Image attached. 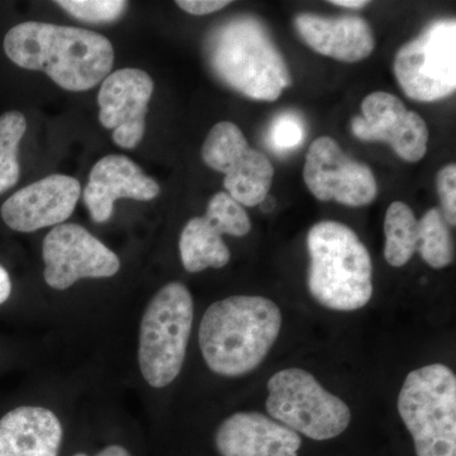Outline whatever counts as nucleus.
Masks as SVG:
<instances>
[{
    "label": "nucleus",
    "instance_id": "1",
    "mask_svg": "<svg viewBox=\"0 0 456 456\" xmlns=\"http://www.w3.org/2000/svg\"><path fill=\"white\" fill-rule=\"evenodd\" d=\"M4 51L14 64L44 71L70 92L94 88L114 64L112 44L101 33L51 23L14 26L5 36Z\"/></svg>",
    "mask_w": 456,
    "mask_h": 456
},
{
    "label": "nucleus",
    "instance_id": "2",
    "mask_svg": "<svg viewBox=\"0 0 456 456\" xmlns=\"http://www.w3.org/2000/svg\"><path fill=\"white\" fill-rule=\"evenodd\" d=\"M281 329V312L264 297L235 296L215 302L200 326V346L213 373L241 377L255 370Z\"/></svg>",
    "mask_w": 456,
    "mask_h": 456
},
{
    "label": "nucleus",
    "instance_id": "3",
    "mask_svg": "<svg viewBox=\"0 0 456 456\" xmlns=\"http://www.w3.org/2000/svg\"><path fill=\"white\" fill-rule=\"evenodd\" d=\"M207 57L222 83L255 101L274 102L290 86L284 57L256 18H231L207 38Z\"/></svg>",
    "mask_w": 456,
    "mask_h": 456
},
{
    "label": "nucleus",
    "instance_id": "4",
    "mask_svg": "<svg viewBox=\"0 0 456 456\" xmlns=\"http://www.w3.org/2000/svg\"><path fill=\"white\" fill-rule=\"evenodd\" d=\"M308 290L323 307L350 312L373 296V265L358 235L336 221H321L307 236Z\"/></svg>",
    "mask_w": 456,
    "mask_h": 456
},
{
    "label": "nucleus",
    "instance_id": "5",
    "mask_svg": "<svg viewBox=\"0 0 456 456\" xmlns=\"http://www.w3.org/2000/svg\"><path fill=\"white\" fill-rule=\"evenodd\" d=\"M398 412L415 443L417 456H456V377L444 364L407 375Z\"/></svg>",
    "mask_w": 456,
    "mask_h": 456
},
{
    "label": "nucleus",
    "instance_id": "6",
    "mask_svg": "<svg viewBox=\"0 0 456 456\" xmlns=\"http://www.w3.org/2000/svg\"><path fill=\"white\" fill-rule=\"evenodd\" d=\"M194 305L184 284L173 281L159 290L147 305L140 327L141 373L154 388H164L178 377L187 355Z\"/></svg>",
    "mask_w": 456,
    "mask_h": 456
},
{
    "label": "nucleus",
    "instance_id": "7",
    "mask_svg": "<svg viewBox=\"0 0 456 456\" xmlns=\"http://www.w3.org/2000/svg\"><path fill=\"white\" fill-rule=\"evenodd\" d=\"M266 410L270 417L310 439H334L349 428L350 408L326 391L303 369L278 371L268 382Z\"/></svg>",
    "mask_w": 456,
    "mask_h": 456
},
{
    "label": "nucleus",
    "instance_id": "8",
    "mask_svg": "<svg viewBox=\"0 0 456 456\" xmlns=\"http://www.w3.org/2000/svg\"><path fill=\"white\" fill-rule=\"evenodd\" d=\"M395 77L408 98L440 101L456 90L455 18L431 23L419 37L398 50Z\"/></svg>",
    "mask_w": 456,
    "mask_h": 456
},
{
    "label": "nucleus",
    "instance_id": "9",
    "mask_svg": "<svg viewBox=\"0 0 456 456\" xmlns=\"http://www.w3.org/2000/svg\"><path fill=\"white\" fill-rule=\"evenodd\" d=\"M204 163L224 174V188L236 202L259 206L268 197L274 167L268 156L248 146L245 134L232 122H220L203 143Z\"/></svg>",
    "mask_w": 456,
    "mask_h": 456
},
{
    "label": "nucleus",
    "instance_id": "10",
    "mask_svg": "<svg viewBox=\"0 0 456 456\" xmlns=\"http://www.w3.org/2000/svg\"><path fill=\"white\" fill-rule=\"evenodd\" d=\"M44 277L51 288L64 290L83 278H110L121 261L88 230L75 224L55 226L42 244Z\"/></svg>",
    "mask_w": 456,
    "mask_h": 456
},
{
    "label": "nucleus",
    "instance_id": "11",
    "mask_svg": "<svg viewBox=\"0 0 456 456\" xmlns=\"http://www.w3.org/2000/svg\"><path fill=\"white\" fill-rule=\"evenodd\" d=\"M303 178L321 202L367 206L378 196V183L368 165L354 160L329 136L314 140L305 156Z\"/></svg>",
    "mask_w": 456,
    "mask_h": 456
},
{
    "label": "nucleus",
    "instance_id": "12",
    "mask_svg": "<svg viewBox=\"0 0 456 456\" xmlns=\"http://www.w3.org/2000/svg\"><path fill=\"white\" fill-rule=\"evenodd\" d=\"M362 116L354 117L351 132L368 142H387L399 158L417 163L428 151V127L419 114L389 93L375 92L362 103Z\"/></svg>",
    "mask_w": 456,
    "mask_h": 456
},
{
    "label": "nucleus",
    "instance_id": "13",
    "mask_svg": "<svg viewBox=\"0 0 456 456\" xmlns=\"http://www.w3.org/2000/svg\"><path fill=\"white\" fill-rule=\"evenodd\" d=\"M152 93L154 82L141 69H119L103 80L98 93L99 121L113 131L114 143L134 149L142 141Z\"/></svg>",
    "mask_w": 456,
    "mask_h": 456
},
{
    "label": "nucleus",
    "instance_id": "14",
    "mask_svg": "<svg viewBox=\"0 0 456 456\" xmlns=\"http://www.w3.org/2000/svg\"><path fill=\"white\" fill-rule=\"evenodd\" d=\"M82 196V185L73 176L49 175L16 191L0 209L3 221L18 232L64 224Z\"/></svg>",
    "mask_w": 456,
    "mask_h": 456
},
{
    "label": "nucleus",
    "instance_id": "15",
    "mask_svg": "<svg viewBox=\"0 0 456 456\" xmlns=\"http://www.w3.org/2000/svg\"><path fill=\"white\" fill-rule=\"evenodd\" d=\"M160 193L154 179L146 175L127 156L108 155L93 167L89 182L84 189L83 200L97 224L110 221L114 203L121 198L152 200Z\"/></svg>",
    "mask_w": 456,
    "mask_h": 456
},
{
    "label": "nucleus",
    "instance_id": "16",
    "mask_svg": "<svg viewBox=\"0 0 456 456\" xmlns=\"http://www.w3.org/2000/svg\"><path fill=\"white\" fill-rule=\"evenodd\" d=\"M301 446L297 432L257 412L235 413L216 432L221 456H298Z\"/></svg>",
    "mask_w": 456,
    "mask_h": 456
},
{
    "label": "nucleus",
    "instance_id": "17",
    "mask_svg": "<svg viewBox=\"0 0 456 456\" xmlns=\"http://www.w3.org/2000/svg\"><path fill=\"white\" fill-rule=\"evenodd\" d=\"M294 26L311 49L338 61L359 62L374 51L373 31L360 17L302 13L294 20Z\"/></svg>",
    "mask_w": 456,
    "mask_h": 456
},
{
    "label": "nucleus",
    "instance_id": "18",
    "mask_svg": "<svg viewBox=\"0 0 456 456\" xmlns=\"http://www.w3.org/2000/svg\"><path fill=\"white\" fill-rule=\"evenodd\" d=\"M62 426L53 411L18 407L0 419V456H57Z\"/></svg>",
    "mask_w": 456,
    "mask_h": 456
},
{
    "label": "nucleus",
    "instance_id": "19",
    "mask_svg": "<svg viewBox=\"0 0 456 456\" xmlns=\"http://www.w3.org/2000/svg\"><path fill=\"white\" fill-rule=\"evenodd\" d=\"M179 250L183 266L189 273L224 268L231 257L221 233L206 217L191 218L185 224L180 235Z\"/></svg>",
    "mask_w": 456,
    "mask_h": 456
},
{
    "label": "nucleus",
    "instance_id": "20",
    "mask_svg": "<svg viewBox=\"0 0 456 456\" xmlns=\"http://www.w3.org/2000/svg\"><path fill=\"white\" fill-rule=\"evenodd\" d=\"M387 263L395 268L406 265L419 248V220L415 213L403 202H393L388 207L384 221Z\"/></svg>",
    "mask_w": 456,
    "mask_h": 456
},
{
    "label": "nucleus",
    "instance_id": "21",
    "mask_svg": "<svg viewBox=\"0 0 456 456\" xmlns=\"http://www.w3.org/2000/svg\"><path fill=\"white\" fill-rule=\"evenodd\" d=\"M419 251L426 264L434 269H443L454 259L449 224L444 220L440 209L431 208L419 221Z\"/></svg>",
    "mask_w": 456,
    "mask_h": 456
},
{
    "label": "nucleus",
    "instance_id": "22",
    "mask_svg": "<svg viewBox=\"0 0 456 456\" xmlns=\"http://www.w3.org/2000/svg\"><path fill=\"white\" fill-rule=\"evenodd\" d=\"M27 130L26 117L12 110L0 117V194L9 191L20 180L18 150Z\"/></svg>",
    "mask_w": 456,
    "mask_h": 456
},
{
    "label": "nucleus",
    "instance_id": "23",
    "mask_svg": "<svg viewBox=\"0 0 456 456\" xmlns=\"http://www.w3.org/2000/svg\"><path fill=\"white\" fill-rule=\"evenodd\" d=\"M204 217L221 235L242 237L251 231L250 217L244 206L226 191H220L211 198Z\"/></svg>",
    "mask_w": 456,
    "mask_h": 456
},
{
    "label": "nucleus",
    "instance_id": "24",
    "mask_svg": "<svg viewBox=\"0 0 456 456\" xmlns=\"http://www.w3.org/2000/svg\"><path fill=\"white\" fill-rule=\"evenodd\" d=\"M56 4L83 22L110 23L122 17L128 3L123 0H59Z\"/></svg>",
    "mask_w": 456,
    "mask_h": 456
},
{
    "label": "nucleus",
    "instance_id": "25",
    "mask_svg": "<svg viewBox=\"0 0 456 456\" xmlns=\"http://www.w3.org/2000/svg\"><path fill=\"white\" fill-rule=\"evenodd\" d=\"M305 130L298 117L292 114L278 117L270 131V141L278 150H290L301 145Z\"/></svg>",
    "mask_w": 456,
    "mask_h": 456
},
{
    "label": "nucleus",
    "instance_id": "26",
    "mask_svg": "<svg viewBox=\"0 0 456 456\" xmlns=\"http://www.w3.org/2000/svg\"><path fill=\"white\" fill-rule=\"evenodd\" d=\"M437 193H439L444 220L449 226L456 224V167L449 164L437 173Z\"/></svg>",
    "mask_w": 456,
    "mask_h": 456
},
{
    "label": "nucleus",
    "instance_id": "27",
    "mask_svg": "<svg viewBox=\"0 0 456 456\" xmlns=\"http://www.w3.org/2000/svg\"><path fill=\"white\" fill-rule=\"evenodd\" d=\"M227 0H178L176 5L193 16H207L230 5Z\"/></svg>",
    "mask_w": 456,
    "mask_h": 456
},
{
    "label": "nucleus",
    "instance_id": "28",
    "mask_svg": "<svg viewBox=\"0 0 456 456\" xmlns=\"http://www.w3.org/2000/svg\"><path fill=\"white\" fill-rule=\"evenodd\" d=\"M12 293V281L7 270L0 265V305H3Z\"/></svg>",
    "mask_w": 456,
    "mask_h": 456
},
{
    "label": "nucleus",
    "instance_id": "29",
    "mask_svg": "<svg viewBox=\"0 0 456 456\" xmlns=\"http://www.w3.org/2000/svg\"><path fill=\"white\" fill-rule=\"evenodd\" d=\"M331 4L338 5V7L360 9L369 4L367 0H331Z\"/></svg>",
    "mask_w": 456,
    "mask_h": 456
},
{
    "label": "nucleus",
    "instance_id": "30",
    "mask_svg": "<svg viewBox=\"0 0 456 456\" xmlns=\"http://www.w3.org/2000/svg\"><path fill=\"white\" fill-rule=\"evenodd\" d=\"M95 456H131L130 452L125 448L119 445H110L108 448L102 450Z\"/></svg>",
    "mask_w": 456,
    "mask_h": 456
},
{
    "label": "nucleus",
    "instance_id": "31",
    "mask_svg": "<svg viewBox=\"0 0 456 456\" xmlns=\"http://www.w3.org/2000/svg\"><path fill=\"white\" fill-rule=\"evenodd\" d=\"M74 456H88L86 454H83V452H79V454L74 455Z\"/></svg>",
    "mask_w": 456,
    "mask_h": 456
}]
</instances>
